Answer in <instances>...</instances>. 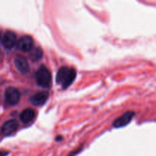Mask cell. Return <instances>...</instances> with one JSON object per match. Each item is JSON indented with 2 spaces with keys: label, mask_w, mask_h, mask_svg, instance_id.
<instances>
[{
  "label": "cell",
  "mask_w": 156,
  "mask_h": 156,
  "mask_svg": "<svg viewBox=\"0 0 156 156\" xmlns=\"http://www.w3.org/2000/svg\"><path fill=\"white\" fill-rule=\"evenodd\" d=\"M76 77L75 69L67 66H62L59 69L56 76V82L60 84L62 88H68L74 82Z\"/></svg>",
  "instance_id": "6da1fadb"
},
{
  "label": "cell",
  "mask_w": 156,
  "mask_h": 156,
  "mask_svg": "<svg viewBox=\"0 0 156 156\" xmlns=\"http://www.w3.org/2000/svg\"><path fill=\"white\" fill-rule=\"evenodd\" d=\"M35 78L37 84L41 88H49L51 85V73L45 66H41L35 74Z\"/></svg>",
  "instance_id": "7a4b0ae2"
},
{
  "label": "cell",
  "mask_w": 156,
  "mask_h": 156,
  "mask_svg": "<svg viewBox=\"0 0 156 156\" xmlns=\"http://www.w3.org/2000/svg\"><path fill=\"white\" fill-rule=\"evenodd\" d=\"M20 92L16 88L9 86L5 90L4 99L6 104L9 105H15L20 101Z\"/></svg>",
  "instance_id": "3957f363"
},
{
  "label": "cell",
  "mask_w": 156,
  "mask_h": 156,
  "mask_svg": "<svg viewBox=\"0 0 156 156\" xmlns=\"http://www.w3.org/2000/svg\"><path fill=\"white\" fill-rule=\"evenodd\" d=\"M2 44L5 49L10 50L13 48L17 42V37L16 34L13 31L8 30L3 34L2 37Z\"/></svg>",
  "instance_id": "277c9868"
},
{
  "label": "cell",
  "mask_w": 156,
  "mask_h": 156,
  "mask_svg": "<svg viewBox=\"0 0 156 156\" xmlns=\"http://www.w3.org/2000/svg\"><path fill=\"white\" fill-rule=\"evenodd\" d=\"M14 64L15 68L19 73L22 74H27L30 71V66L27 59L21 55H17L14 59Z\"/></svg>",
  "instance_id": "5b68a950"
},
{
  "label": "cell",
  "mask_w": 156,
  "mask_h": 156,
  "mask_svg": "<svg viewBox=\"0 0 156 156\" xmlns=\"http://www.w3.org/2000/svg\"><path fill=\"white\" fill-rule=\"evenodd\" d=\"M34 41L33 38L29 35L22 36L17 43V47L20 50L24 52H28L33 49Z\"/></svg>",
  "instance_id": "8992f818"
},
{
  "label": "cell",
  "mask_w": 156,
  "mask_h": 156,
  "mask_svg": "<svg viewBox=\"0 0 156 156\" xmlns=\"http://www.w3.org/2000/svg\"><path fill=\"white\" fill-rule=\"evenodd\" d=\"M134 115H135V113L133 111H127V112L124 113L123 115L119 117L118 118L116 119L114 123H113V126L116 128L126 126V124H128L132 120Z\"/></svg>",
  "instance_id": "52a82bcc"
},
{
  "label": "cell",
  "mask_w": 156,
  "mask_h": 156,
  "mask_svg": "<svg viewBox=\"0 0 156 156\" xmlns=\"http://www.w3.org/2000/svg\"><path fill=\"white\" fill-rule=\"evenodd\" d=\"M49 97V93L47 91L37 93L29 98V101L34 106H41L47 101Z\"/></svg>",
  "instance_id": "ba28073f"
},
{
  "label": "cell",
  "mask_w": 156,
  "mask_h": 156,
  "mask_svg": "<svg viewBox=\"0 0 156 156\" xmlns=\"http://www.w3.org/2000/svg\"><path fill=\"white\" fill-rule=\"evenodd\" d=\"M18 123L15 120H9L5 122L2 126V133L3 135H9L18 129Z\"/></svg>",
  "instance_id": "9c48e42d"
},
{
  "label": "cell",
  "mask_w": 156,
  "mask_h": 156,
  "mask_svg": "<svg viewBox=\"0 0 156 156\" xmlns=\"http://www.w3.org/2000/svg\"><path fill=\"white\" fill-rule=\"evenodd\" d=\"M20 120L24 123H29L34 119L35 111L31 108H27L20 114Z\"/></svg>",
  "instance_id": "30bf717a"
},
{
  "label": "cell",
  "mask_w": 156,
  "mask_h": 156,
  "mask_svg": "<svg viewBox=\"0 0 156 156\" xmlns=\"http://www.w3.org/2000/svg\"><path fill=\"white\" fill-rule=\"evenodd\" d=\"M43 56V51L40 47H34L30 51V58L33 61L39 60Z\"/></svg>",
  "instance_id": "8fae6325"
},
{
  "label": "cell",
  "mask_w": 156,
  "mask_h": 156,
  "mask_svg": "<svg viewBox=\"0 0 156 156\" xmlns=\"http://www.w3.org/2000/svg\"><path fill=\"white\" fill-rule=\"evenodd\" d=\"M62 140V136H57L56 138V141H60V140Z\"/></svg>",
  "instance_id": "7c38bea8"
}]
</instances>
